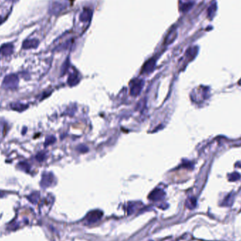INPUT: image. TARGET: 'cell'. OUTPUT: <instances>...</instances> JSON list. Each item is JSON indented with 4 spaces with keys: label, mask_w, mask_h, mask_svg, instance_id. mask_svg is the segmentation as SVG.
Instances as JSON below:
<instances>
[{
    "label": "cell",
    "mask_w": 241,
    "mask_h": 241,
    "mask_svg": "<svg viewBox=\"0 0 241 241\" xmlns=\"http://www.w3.org/2000/svg\"><path fill=\"white\" fill-rule=\"evenodd\" d=\"M54 141H55V138H54V137H48L46 139V141H45V145L47 146V145H49L52 144V143H53Z\"/></svg>",
    "instance_id": "cell-16"
},
{
    "label": "cell",
    "mask_w": 241,
    "mask_h": 241,
    "mask_svg": "<svg viewBox=\"0 0 241 241\" xmlns=\"http://www.w3.org/2000/svg\"><path fill=\"white\" fill-rule=\"evenodd\" d=\"M18 166H19V167L21 168V170H23V171H24L25 172H29L30 170V166L28 164V163L25 162H20Z\"/></svg>",
    "instance_id": "cell-13"
},
{
    "label": "cell",
    "mask_w": 241,
    "mask_h": 241,
    "mask_svg": "<svg viewBox=\"0 0 241 241\" xmlns=\"http://www.w3.org/2000/svg\"><path fill=\"white\" fill-rule=\"evenodd\" d=\"M164 196V193L162 191V190L159 189H156L154 190L152 193L150 194L149 198L151 200L153 201H157L159 200H162V199Z\"/></svg>",
    "instance_id": "cell-6"
},
{
    "label": "cell",
    "mask_w": 241,
    "mask_h": 241,
    "mask_svg": "<svg viewBox=\"0 0 241 241\" xmlns=\"http://www.w3.org/2000/svg\"><path fill=\"white\" fill-rule=\"evenodd\" d=\"M4 193H2V192H1V191H0V197H2V196H4Z\"/></svg>",
    "instance_id": "cell-17"
},
{
    "label": "cell",
    "mask_w": 241,
    "mask_h": 241,
    "mask_svg": "<svg viewBox=\"0 0 241 241\" xmlns=\"http://www.w3.org/2000/svg\"><path fill=\"white\" fill-rule=\"evenodd\" d=\"M39 197H40V193H37V192H35V193H32L31 195H29V196L28 197V198L32 203L36 204L38 200H39Z\"/></svg>",
    "instance_id": "cell-9"
},
{
    "label": "cell",
    "mask_w": 241,
    "mask_h": 241,
    "mask_svg": "<svg viewBox=\"0 0 241 241\" xmlns=\"http://www.w3.org/2000/svg\"><path fill=\"white\" fill-rule=\"evenodd\" d=\"M142 83L140 81H137L135 83H134L133 87L131 88V94H133L134 95H136L139 93V92L140 91L141 88H142Z\"/></svg>",
    "instance_id": "cell-8"
},
{
    "label": "cell",
    "mask_w": 241,
    "mask_h": 241,
    "mask_svg": "<svg viewBox=\"0 0 241 241\" xmlns=\"http://www.w3.org/2000/svg\"><path fill=\"white\" fill-rule=\"evenodd\" d=\"M233 200H234V197H233V196H232L231 194H230L228 196H227L225 199H224V202H223V205L226 206H231L232 204H233Z\"/></svg>",
    "instance_id": "cell-12"
},
{
    "label": "cell",
    "mask_w": 241,
    "mask_h": 241,
    "mask_svg": "<svg viewBox=\"0 0 241 241\" xmlns=\"http://www.w3.org/2000/svg\"><path fill=\"white\" fill-rule=\"evenodd\" d=\"M2 21H3V19L1 17V16H0V24H1V23H2Z\"/></svg>",
    "instance_id": "cell-19"
},
{
    "label": "cell",
    "mask_w": 241,
    "mask_h": 241,
    "mask_svg": "<svg viewBox=\"0 0 241 241\" xmlns=\"http://www.w3.org/2000/svg\"><path fill=\"white\" fill-rule=\"evenodd\" d=\"M19 86V77L16 74H9L5 76L3 80L2 86L8 90H15Z\"/></svg>",
    "instance_id": "cell-1"
},
{
    "label": "cell",
    "mask_w": 241,
    "mask_h": 241,
    "mask_svg": "<svg viewBox=\"0 0 241 241\" xmlns=\"http://www.w3.org/2000/svg\"><path fill=\"white\" fill-rule=\"evenodd\" d=\"M39 45V41L36 39H28L25 40L23 43V48L25 50H29V49L36 48Z\"/></svg>",
    "instance_id": "cell-5"
},
{
    "label": "cell",
    "mask_w": 241,
    "mask_h": 241,
    "mask_svg": "<svg viewBox=\"0 0 241 241\" xmlns=\"http://www.w3.org/2000/svg\"><path fill=\"white\" fill-rule=\"evenodd\" d=\"M240 176L239 175L238 173H232L231 176H230L229 181H235L238 180V179L240 178Z\"/></svg>",
    "instance_id": "cell-14"
},
{
    "label": "cell",
    "mask_w": 241,
    "mask_h": 241,
    "mask_svg": "<svg viewBox=\"0 0 241 241\" xmlns=\"http://www.w3.org/2000/svg\"><path fill=\"white\" fill-rule=\"evenodd\" d=\"M54 181V176L51 173H45L43 174L40 183L42 188H47L52 184Z\"/></svg>",
    "instance_id": "cell-3"
},
{
    "label": "cell",
    "mask_w": 241,
    "mask_h": 241,
    "mask_svg": "<svg viewBox=\"0 0 241 241\" xmlns=\"http://www.w3.org/2000/svg\"><path fill=\"white\" fill-rule=\"evenodd\" d=\"M28 107V105L23 104V103H12L11 104V108L13 110H15V111L17 112H23L25 111L27 108Z\"/></svg>",
    "instance_id": "cell-7"
},
{
    "label": "cell",
    "mask_w": 241,
    "mask_h": 241,
    "mask_svg": "<svg viewBox=\"0 0 241 241\" xmlns=\"http://www.w3.org/2000/svg\"><path fill=\"white\" fill-rule=\"evenodd\" d=\"M9 1H12V2H16V1H19V0H9Z\"/></svg>",
    "instance_id": "cell-18"
},
{
    "label": "cell",
    "mask_w": 241,
    "mask_h": 241,
    "mask_svg": "<svg viewBox=\"0 0 241 241\" xmlns=\"http://www.w3.org/2000/svg\"><path fill=\"white\" fill-rule=\"evenodd\" d=\"M217 4L216 3H214L212 4L209 7V9H208V16H209V18H212L214 16L216 12H217Z\"/></svg>",
    "instance_id": "cell-10"
},
{
    "label": "cell",
    "mask_w": 241,
    "mask_h": 241,
    "mask_svg": "<svg viewBox=\"0 0 241 241\" xmlns=\"http://www.w3.org/2000/svg\"><path fill=\"white\" fill-rule=\"evenodd\" d=\"M102 212L100 211V210H93V211L90 212L86 215L84 220L86 221L87 224H93V223L97 222V221L99 220L102 217Z\"/></svg>",
    "instance_id": "cell-2"
},
{
    "label": "cell",
    "mask_w": 241,
    "mask_h": 241,
    "mask_svg": "<svg viewBox=\"0 0 241 241\" xmlns=\"http://www.w3.org/2000/svg\"><path fill=\"white\" fill-rule=\"evenodd\" d=\"M13 52H14V45L11 43L3 45L0 47V55L4 56V57H8V56L12 55Z\"/></svg>",
    "instance_id": "cell-4"
},
{
    "label": "cell",
    "mask_w": 241,
    "mask_h": 241,
    "mask_svg": "<svg viewBox=\"0 0 241 241\" xmlns=\"http://www.w3.org/2000/svg\"><path fill=\"white\" fill-rule=\"evenodd\" d=\"M197 204V201L196 199L194 198V197H191V198H189L186 202V206L189 208V209H194L195 207Z\"/></svg>",
    "instance_id": "cell-11"
},
{
    "label": "cell",
    "mask_w": 241,
    "mask_h": 241,
    "mask_svg": "<svg viewBox=\"0 0 241 241\" xmlns=\"http://www.w3.org/2000/svg\"><path fill=\"white\" fill-rule=\"evenodd\" d=\"M45 154L44 152H40V153H38L37 156H36V159L38 161V162H42L45 159Z\"/></svg>",
    "instance_id": "cell-15"
}]
</instances>
